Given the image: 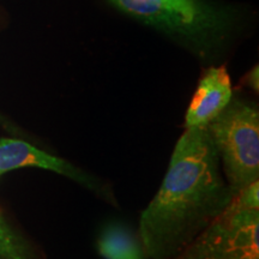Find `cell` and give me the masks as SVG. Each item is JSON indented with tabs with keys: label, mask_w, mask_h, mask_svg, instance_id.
<instances>
[{
	"label": "cell",
	"mask_w": 259,
	"mask_h": 259,
	"mask_svg": "<svg viewBox=\"0 0 259 259\" xmlns=\"http://www.w3.org/2000/svg\"><path fill=\"white\" fill-rule=\"evenodd\" d=\"M100 254L106 259H144L141 241L119 223H112L103 228L97 241Z\"/></svg>",
	"instance_id": "52a82bcc"
},
{
	"label": "cell",
	"mask_w": 259,
	"mask_h": 259,
	"mask_svg": "<svg viewBox=\"0 0 259 259\" xmlns=\"http://www.w3.org/2000/svg\"><path fill=\"white\" fill-rule=\"evenodd\" d=\"M122 12L205 50L222 36L226 15L204 0H109Z\"/></svg>",
	"instance_id": "277c9868"
},
{
	"label": "cell",
	"mask_w": 259,
	"mask_h": 259,
	"mask_svg": "<svg viewBox=\"0 0 259 259\" xmlns=\"http://www.w3.org/2000/svg\"><path fill=\"white\" fill-rule=\"evenodd\" d=\"M0 259H31L28 245L0 216Z\"/></svg>",
	"instance_id": "ba28073f"
},
{
	"label": "cell",
	"mask_w": 259,
	"mask_h": 259,
	"mask_svg": "<svg viewBox=\"0 0 259 259\" xmlns=\"http://www.w3.org/2000/svg\"><path fill=\"white\" fill-rule=\"evenodd\" d=\"M233 89L226 66L210 67L202 77L185 115V127H204L228 106Z\"/></svg>",
	"instance_id": "8992f818"
},
{
	"label": "cell",
	"mask_w": 259,
	"mask_h": 259,
	"mask_svg": "<svg viewBox=\"0 0 259 259\" xmlns=\"http://www.w3.org/2000/svg\"><path fill=\"white\" fill-rule=\"evenodd\" d=\"M174 259H259V181L235 193L225 211Z\"/></svg>",
	"instance_id": "7a4b0ae2"
},
{
	"label": "cell",
	"mask_w": 259,
	"mask_h": 259,
	"mask_svg": "<svg viewBox=\"0 0 259 259\" xmlns=\"http://www.w3.org/2000/svg\"><path fill=\"white\" fill-rule=\"evenodd\" d=\"M234 196L206 126L186 128L160 189L139 220L145 257L176 258L225 211Z\"/></svg>",
	"instance_id": "6da1fadb"
},
{
	"label": "cell",
	"mask_w": 259,
	"mask_h": 259,
	"mask_svg": "<svg viewBox=\"0 0 259 259\" xmlns=\"http://www.w3.org/2000/svg\"><path fill=\"white\" fill-rule=\"evenodd\" d=\"M245 84L258 92V66H255L247 73V76L245 77Z\"/></svg>",
	"instance_id": "9c48e42d"
},
{
	"label": "cell",
	"mask_w": 259,
	"mask_h": 259,
	"mask_svg": "<svg viewBox=\"0 0 259 259\" xmlns=\"http://www.w3.org/2000/svg\"><path fill=\"white\" fill-rule=\"evenodd\" d=\"M23 167H37L56 171L100 194L109 202L113 200L111 191L106 185H102L101 181L66 160L38 150L27 142L18 139H0V176L9 170Z\"/></svg>",
	"instance_id": "5b68a950"
},
{
	"label": "cell",
	"mask_w": 259,
	"mask_h": 259,
	"mask_svg": "<svg viewBox=\"0 0 259 259\" xmlns=\"http://www.w3.org/2000/svg\"><path fill=\"white\" fill-rule=\"evenodd\" d=\"M223 176L234 193L259 181V111L252 102L232 97L206 125Z\"/></svg>",
	"instance_id": "3957f363"
}]
</instances>
